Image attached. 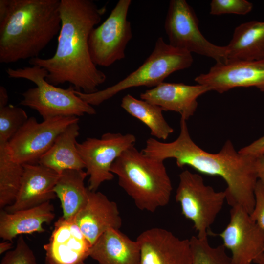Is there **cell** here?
Masks as SVG:
<instances>
[{
    "mask_svg": "<svg viewBox=\"0 0 264 264\" xmlns=\"http://www.w3.org/2000/svg\"><path fill=\"white\" fill-rule=\"evenodd\" d=\"M90 0H60L61 27L56 51L51 57H37L29 63L45 69L46 81L57 86L69 83L78 91L92 93L106 80L89 52L88 39L106 12Z\"/></svg>",
    "mask_w": 264,
    "mask_h": 264,
    "instance_id": "cell-1",
    "label": "cell"
},
{
    "mask_svg": "<svg viewBox=\"0 0 264 264\" xmlns=\"http://www.w3.org/2000/svg\"><path fill=\"white\" fill-rule=\"evenodd\" d=\"M186 121L180 119V133L175 140L164 143L150 137L142 151L163 161L175 159L180 168L188 166L199 173L221 177L227 184L224 191L228 203L231 207L240 206L250 214L258 181L255 157L237 152L229 140L217 153L203 150L191 138Z\"/></svg>",
    "mask_w": 264,
    "mask_h": 264,
    "instance_id": "cell-2",
    "label": "cell"
},
{
    "mask_svg": "<svg viewBox=\"0 0 264 264\" xmlns=\"http://www.w3.org/2000/svg\"><path fill=\"white\" fill-rule=\"evenodd\" d=\"M60 0H0V62L39 57L61 29Z\"/></svg>",
    "mask_w": 264,
    "mask_h": 264,
    "instance_id": "cell-3",
    "label": "cell"
},
{
    "mask_svg": "<svg viewBox=\"0 0 264 264\" xmlns=\"http://www.w3.org/2000/svg\"><path fill=\"white\" fill-rule=\"evenodd\" d=\"M110 170L139 209L154 212L169 202L173 187L164 161L133 146L122 153Z\"/></svg>",
    "mask_w": 264,
    "mask_h": 264,
    "instance_id": "cell-4",
    "label": "cell"
},
{
    "mask_svg": "<svg viewBox=\"0 0 264 264\" xmlns=\"http://www.w3.org/2000/svg\"><path fill=\"white\" fill-rule=\"evenodd\" d=\"M193 63L192 54L173 47L161 37L155 42L153 50L135 70L116 84L92 93L75 90V93L91 106H98L118 93L140 86L155 87L173 73L190 67Z\"/></svg>",
    "mask_w": 264,
    "mask_h": 264,
    "instance_id": "cell-5",
    "label": "cell"
},
{
    "mask_svg": "<svg viewBox=\"0 0 264 264\" xmlns=\"http://www.w3.org/2000/svg\"><path fill=\"white\" fill-rule=\"evenodd\" d=\"M9 77L24 79L35 83L36 87L22 93L20 104L37 110L44 120L60 116L79 117L85 114L93 115L96 111L75 93L70 86L62 88L49 83L46 80L47 71L38 66L22 68H8Z\"/></svg>",
    "mask_w": 264,
    "mask_h": 264,
    "instance_id": "cell-6",
    "label": "cell"
},
{
    "mask_svg": "<svg viewBox=\"0 0 264 264\" xmlns=\"http://www.w3.org/2000/svg\"><path fill=\"white\" fill-rule=\"evenodd\" d=\"M179 179L175 198L182 214L193 222L198 237H208L226 200V193L215 191L205 184L200 175L188 170L179 174Z\"/></svg>",
    "mask_w": 264,
    "mask_h": 264,
    "instance_id": "cell-7",
    "label": "cell"
},
{
    "mask_svg": "<svg viewBox=\"0 0 264 264\" xmlns=\"http://www.w3.org/2000/svg\"><path fill=\"white\" fill-rule=\"evenodd\" d=\"M164 29L173 47L212 58L216 63L227 61L225 46L216 45L205 38L195 12L186 0L170 1Z\"/></svg>",
    "mask_w": 264,
    "mask_h": 264,
    "instance_id": "cell-8",
    "label": "cell"
},
{
    "mask_svg": "<svg viewBox=\"0 0 264 264\" xmlns=\"http://www.w3.org/2000/svg\"><path fill=\"white\" fill-rule=\"evenodd\" d=\"M131 0H119L107 18L91 32L88 46L96 66L108 67L125 58L126 46L132 32L128 13Z\"/></svg>",
    "mask_w": 264,
    "mask_h": 264,
    "instance_id": "cell-9",
    "label": "cell"
},
{
    "mask_svg": "<svg viewBox=\"0 0 264 264\" xmlns=\"http://www.w3.org/2000/svg\"><path fill=\"white\" fill-rule=\"evenodd\" d=\"M79 120L75 116H60L39 123L34 117L29 118L7 143L11 157L22 165L38 163L59 135Z\"/></svg>",
    "mask_w": 264,
    "mask_h": 264,
    "instance_id": "cell-10",
    "label": "cell"
},
{
    "mask_svg": "<svg viewBox=\"0 0 264 264\" xmlns=\"http://www.w3.org/2000/svg\"><path fill=\"white\" fill-rule=\"evenodd\" d=\"M136 137L131 133L107 132L100 138H88L77 143L78 152L89 176L88 189L96 191L101 184L113 179L111 167L129 148L134 146Z\"/></svg>",
    "mask_w": 264,
    "mask_h": 264,
    "instance_id": "cell-11",
    "label": "cell"
},
{
    "mask_svg": "<svg viewBox=\"0 0 264 264\" xmlns=\"http://www.w3.org/2000/svg\"><path fill=\"white\" fill-rule=\"evenodd\" d=\"M220 237L231 252L233 264H251L264 254V231L250 215L239 206L231 207L230 220Z\"/></svg>",
    "mask_w": 264,
    "mask_h": 264,
    "instance_id": "cell-12",
    "label": "cell"
},
{
    "mask_svg": "<svg viewBox=\"0 0 264 264\" xmlns=\"http://www.w3.org/2000/svg\"><path fill=\"white\" fill-rule=\"evenodd\" d=\"M195 81L220 93L238 87H250L264 92V58L216 63L207 72L197 76Z\"/></svg>",
    "mask_w": 264,
    "mask_h": 264,
    "instance_id": "cell-13",
    "label": "cell"
},
{
    "mask_svg": "<svg viewBox=\"0 0 264 264\" xmlns=\"http://www.w3.org/2000/svg\"><path fill=\"white\" fill-rule=\"evenodd\" d=\"M140 250V264H191L189 239H181L171 232L154 227L136 239Z\"/></svg>",
    "mask_w": 264,
    "mask_h": 264,
    "instance_id": "cell-14",
    "label": "cell"
},
{
    "mask_svg": "<svg viewBox=\"0 0 264 264\" xmlns=\"http://www.w3.org/2000/svg\"><path fill=\"white\" fill-rule=\"evenodd\" d=\"M91 245L73 220L63 217L54 223L47 243L45 258L52 264H84Z\"/></svg>",
    "mask_w": 264,
    "mask_h": 264,
    "instance_id": "cell-15",
    "label": "cell"
},
{
    "mask_svg": "<svg viewBox=\"0 0 264 264\" xmlns=\"http://www.w3.org/2000/svg\"><path fill=\"white\" fill-rule=\"evenodd\" d=\"M73 220L91 246L104 232L122 225L117 204L103 193L89 190L86 204Z\"/></svg>",
    "mask_w": 264,
    "mask_h": 264,
    "instance_id": "cell-16",
    "label": "cell"
},
{
    "mask_svg": "<svg viewBox=\"0 0 264 264\" xmlns=\"http://www.w3.org/2000/svg\"><path fill=\"white\" fill-rule=\"evenodd\" d=\"M23 166L17 198L13 204L3 209L10 213L35 207L57 197L54 189L60 174L39 163Z\"/></svg>",
    "mask_w": 264,
    "mask_h": 264,
    "instance_id": "cell-17",
    "label": "cell"
},
{
    "mask_svg": "<svg viewBox=\"0 0 264 264\" xmlns=\"http://www.w3.org/2000/svg\"><path fill=\"white\" fill-rule=\"evenodd\" d=\"M211 91L205 85L163 82L140 95L141 99L161 107L163 111L178 113L186 121L192 116L198 107V98Z\"/></svg>",
    "mask_w": 264,
    "mask_h": 264,
    "instance_id": "cell-18",
    "label": "cell"
},
{
    "mask_svg": "<svg viewBox=\"0 0 264 264\" xmlns=\"http://www.w3.org/2000/svg\"><path fill=\"white\" fill-rule=\"evenodd\" d=\"M89 257L99 264H140V250L136 240L119 229H110L91 246Z\"/></svg>",
    "mask_w": 264,
    "mask_h": 264,
    "instance_id": "cell-19",
    "label": "cell"
},
{
    "mask_svg": "<svg viewBox=\"0 0 264 264\" xmlns=\"http://www.w3.org/2000/svg\"><path fill=\"white\" fill-rule=\"evenodd\" d=\"M53 205L50 202L35 207L10 213L0 212V237L12 242L18 235L45 231L44 223H50L55 218Z\"/></svg>",
    "mask_w": 264,
    "mask_h": 264,
    "instance_id": "cell-20",
    "label": "cell"
},
{
    "mask_svg": "<svg viewBox=\"0 0 264 264\" xmlns=\"http://www.w3.org/2000/svg\"><path fill=\"white\" fill-rule=\"evenodd\" d=\"M225 48L226 62L264 58V21H251L237 26Z\"/></svg>",
    "mask_w": 264,
    "mask_h": 264,
    "instance_id": "cell-21",
    "label": "cell"
},
{
    "mask_svg": "<svg viewBox=\"0 0 264 264\" xmlns=\"http://www.w3.org/2000/svg\"><path fill=\"white\" fill-rule=\"evenodd\" d=\"M78 121L69 125L59 135L38 163L59 174L66 170H83L86 168L76 147L80 129Z\"/></svg>",
    "mask_w": 264,
    "mask_h": 264,
    "instance_id": "cell-22",
    "label": "cell"
},
{
    "mask_svg": "<svg viewBox=\"0 0 264 264\" xmlns=\"http://www.w3.org/2000/svg\"><path fill=\"white\" fill-rule=\"evenodd\" d=\"M87 176L83 170H66L60 175L54 191L66 220H73L87 201L89 190L84 182Z\"/></svg>",
    "mask_w": 264,
    "mask_h": 264,
    "instance_id": "cell-23",
    "label": "cell"
},
{
    "mask_svg": "<svg viewBox=\"0 0 264 264\" xmlns=\"http://www.w3.org/2000/svg\"><path fill=\"white\" fill-rule=\"evenodd\" d=\"M120 106L127 113L146 125L151 135L157 140H165L174 132L163 116V110L157 105L128 94L122 98Z\"/></svg>",
    "mask_w": 264,
    "mask_h": 264,
    "instance_id": "cell-24",
    "label": "cell"
},
{
    "mask_svg": "<svg viewBox=\"0 0 264 264\" xmlns=\"http://www.w3.org/2000/svg\"><path fill=\"white\" fill-rule=\"evenodd\" d=\"M23 173V165L11 157L7 143L0 144V208L13 204L18 195Z\"/></svg>",
    "mask_w": 264,
    "mask_h": 264,
    "instance_id": "cell-25",
    "label": "cell"
},
{
    "mask_svg": "<svg viewBox=\"0 0 264 264\" xmlns=\"http://www.w3.org/2000/svg\"><path fill=\"white\" fill-rule=\"evenodd\" d=\"M191 264H233L224 246H211L208 237L192 236L190 239Z\"/></svg>",
    "mask_w": 264,
    "mask_h": 264,
    "instance_id": "cell-26",
    "label": "cell"
},
{
    "mask_svg": "<svg viewBox=\"0 0 264 264\" xmlns=\"http://www.w3.org/2000/svg\"><path fill=\"white\" fill-rule=\"evenodd\" d=\"M28 119L22 108L7 105L0 107V144H6Z\"/></svg>",
    "mask_w": 264,
    "mask_h": 264,
    "instance_id": "cell-27",
    "label": "cell"
},
{
    "mask_svg": "<svg viewBox=\"0 0 264 264\" xmlns=\"http://www.w3.org/2000/svg\"><path fill=\"white\" fill-rule=\"evenodd\" d=\"M0 264H37L36 257L23 236L18 237L16 246L7 252Z\"/></svg>",
    "mask_w": 264,
    "mask_h": 264,
    "instance_id": "cell-28",
    "label": "cell"
},
{
    "mask_svg": "<svg viewBox=\"0 0 264 264\" xmlns=\"http://www.w3.org/2000/svg\"><path fill=\"white\" fill-rule=\"evenodd\" d=\"M253 6L251 2L246 0H212L210 4V14L245 15L251 11Z\"/></svg>",
    "mask_w": 264,
    "mask_h": 264,
    "instance_id": "cell-29",
    "label": "cell"
},
{
    "mask_svg": "<svg viewBox=\"0 0 264 264\" xmlns=\"http://www.w3.org/2000/svg\"><path fill=\"white\" fill-rule=\"evenodd\" d=\"M250 216L264 231V187L258 180L255 189V204Z\"/></svg>",
    "mask_w": 264,
    "mask_h": 264,
    "instance_id": "cell-30",
    "label": "cell"
},
{
    "mask_svg": "<svg viewBox=\"0 0 264 264\" xmlns=\"http://www.w3.org/2000/svg\"><path fill=\"white\" fill-rule=\"evenodd\" d=\"M239 152L252 156H256L264 152V135L248 145L242 148Z\"/></svg>",
    "mask_w": 264,
    "mask_h": 264,
    "instance_id": "cell-31",
    "label": "cell"
},
{
    "mask_svg": "<svg viewBox=\"0 0 264 264\" xmlns=\"http://www.w3.org/2000/svg\"><path fill=\"white\" fill-rule=\"evenodd\" d=\"M255 157L258 179L264 187V152Z\"/></svg>",
    "mask_w": 264,
    "mask_h": 264,
    "instance_id": "cell-32",
    "label": "cell"
},
{
    "mask_svg": "<svg viewBox=\"0 0 264 264\" xmlns=\"http://www.w3.org/2000/svg\"><path fill=\"white\" fill-rule=\"evenodd\" d=\"M8 95L6 89L2 86H0V107L7 105Z\"/></svg>",
    "mask_w": 264,
    "mask_h": 264,
    "instance_id": "cell-33",
    "label": "cell"
},
{
    "mask_svg": "<svg viewBox=\"0 0 264 264\" xmlns=\"http://www.w3.org/2000/svg\"><path fill=\"white\" fill-rule=\"evenodd\" d=\"M12 247V244L11 241H5L0 243V254L1 255L5 252H7L11 250Z\"/></svg>",
    "mask_w": 264,
    "mask_h": 264,
    "instance_id": "cell-34",
    "label": "cell"
},
{
    "mask_svg": "<svg viewBox=\"0 0 264 264\" xmlns=\"http://www.w3.org/2000/svg\"><path fill=\"white\" fill-rule=\"evenodd\" d=\"M257 264H264V254L261 256L255 262Z\"/></svg>",
    "mask_w": 264,
    "mask_h": 264,
    "instance_id": "cell-35",
    "label": "cell"
},
{
    "mask_svg": "<svg viewBox=\"0 0 264 264\" xmlns=\"http://www.w3.org/2000/svg\"><path fill=\"white\" fill-rule=\"evenodd\" d=\"M44 264H51L49 262H48L47 260L45 259ZM84 264H85V263Z\"/></svg>",
    "mask_w": 264,
    "mask_h": 264,
    "instance_id": "cell-36",
    "label": "cell"
}]
</instances>
